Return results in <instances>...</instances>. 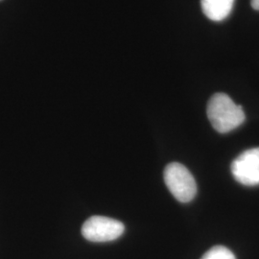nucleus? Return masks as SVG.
I'll list each match as a JSON object with an SVG mask.
<instances>
[{
  "label": "nucleus",
  "instance_id": "nucleus-3",
  "mask_svg": "<svg viewBox=\"0 0 259 259\" xmlns=\"http://www.w3.org/2000/svg\"><path fill=\"white\" fill-rule=\"evenodd\" d=\"M124 231L123 223L98 215L89 218L82 227L83 237L87 240L97 243L116 240L124 233Z\"/></svg>",
  "mask_w": 259,
  "mask_h": 259
},
{
  "label": "nucleus",
  "instance_id": "nucleus-1",
  "mask_svg": "<svg viewBox=\"0 0 259 259\" xmlns=\"http://www.w3.org/2000/svg\"><path fill=\"white\" fill-rule=\"evenodd\" d=\"M207 117L218 133L227 134L238 128L246 119L242 107L225 93H215L207 104Z\"/></svg>",
  "mask_w": 259,
  "mask_h": 259
},
{
  "label": "nucleus",
  "instance_id": "nucleus-6",
  "mask_svg": "<svg viewBox=\"0 0 259 259\" xmlns=\"http://www.w3.org/2000/svg\"><path fill=\"white\" fill-rule=\"evenodd\" d=\"M201 259H236L232 250L224 246H215L207 250Z\"/></svg>",
  "mask_w": 259,
  "mask_h": 259
},
{
  "label": "nucleus",
  "instance_id": "nucleus-4",
  "mask_svg": "<svg viewBox=\"0 0 259 259\" xmlns=\"http://www.w3.org/2000/svg\"><path fill=\"white\" fill-rule=\"evenodd\" d=\"M232 176L243 185H259V147L244 151L231 165Z\"/></svg>",
  "mask_w": 259,
  "mask_h": 259
},
{
  "label": "nucleus",
  "instance_id": "nucleus-7",
  "mask_svg": "<svg viewBox=\"0 0 259 259\" xmlns=\"http://www.w3.org/2000/svg\"><path fill=\"white\" fill-rule=\"evenodd\" d=\"M251 7L256 11H259V0H250Z\"/></svg>",
  "mask_w": 259,
  "mask_h": 259
},
{
  "label": "nucleus",
  "instance_id": "nucleus-5",
  "mask_svg": "<svg viewBox=\"0 0 259 259\" xmlns=\"http://www.w3.org/2000/svg\"><path fill=\"white\" fill-rule=\"evenodd\" d=\"M201 5L206 18L213 21H222L232 13L234 0H201Z\"/></svg>",
  "mask_w": 259,
  "mask_h": 259
},
{
  "label": "nucleus",
  "instance_id": "nucleus-2",
  "mask_svg": "<svg viewBox=\"0 0 259 259\" xmlns=\"http://www.w3.org/2000/svg\"><path fill=\"white\" fill-rule=\"evenodd\" d=\"M164 182L167 188L181 203H188L194 199L197 185L190 171L179 162H171L164 169Z\"/></svg>",
  "mask_w": 259,
  "mask_h": 259
}]
</instances>
